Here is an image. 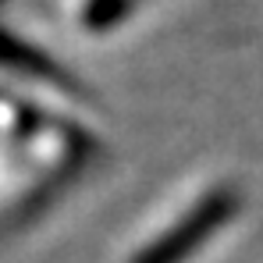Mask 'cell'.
<instances>
[{"label":"cell","instance_id":"obj_1","mask_svg":"<svg viewBox=\"0 0 263 263\" xmlns=\"http://www.w3.org/2000/svg\"><path fill=\"white\" fill-rule=\"evenodd\" d=\"M238 206H242V196L231 185H217V189L203 192L171 228H164L128 263H185L192 253H199L224 224H231L238 217Z\"/></svg>","mask_w":263,"mask_h":263}]
</instances>
